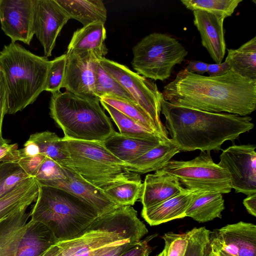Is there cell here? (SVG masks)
<instances>
[{
	"mask_svg": "<svg viewBox=\"0 0 256 256\" xmlns=\"http://www.w3.org/2000/svg\"><path fill=\"white\" fill-rule=\"evenodd\" d=\"M253 144L232 145L222 150L218 164L228 174L232 188L256 194V152Z\"/></svg>",
	"mask_w": 256,
	"mask_h": 256,
	"instance_id": "cell-12",
	"label": "cell"
},
{
	"mask_svg": "<svg viewBox=\"0 0 256 256\" xmlns=\"http://www.w3.org/2000/svg\"><path fill=\"white\" fill-rule=\"evenodd\" d=\"M157 234L148 236L144 240H141L132 248L123 252L120 256H148L152 249L149 245V242L156 236Z\"/></svg>",
	"mask_w": 256,
	"mask_h": 256,
	"instance_id": "cell-39",
	"label": "cell"
},
{
	"mask_svg": "<svg viewBox=\"0 0 256 256\" xmlns=\"http://www.w3.org/2000/svg\"><path fill=\"white\" fill-rule=\"evenodd\" d=\"M34 0H0L1 28L12 42L30 45L34 36Z\"/></svg>",
	"mask_w": 256,
	"mask_h": 256,
	"instance_id": "cell-14",
	"label": "cell"
},
{
	"mask_svg": "<svg viewBox=\"0 0 256 256\" xmlns=\"http://www.w3.org/2000/svg\"><path fill=\"white\" fill-rule=\"evenodd\" d=\"M28 139L36 144L40 154L52 160L63 168H70V160L63 138L46 130L32 134Z\"/></svg>",
	"mask_w": 256,
	"mask_h": 256,
	"instance_id": "cell-28",
	"label": "cell"
},
{
	"mask_svg": "<svg viewBox=\"0 0 256 256\" xmlns=\"http://www.w3.org/2000/svg\"><path fill=\"white\" fill-rule=\"evenodd\" d=\"M9 140L6 139H4V140H0V146L6 143H9Z\"/></svg>",
	"mask_w": 256,
	"mask_h": 256,
	"instance_id": "cell-48",
	"label": "cell"
},
{
	"mask_svg": "<svg viewBox=\"0 0 256 256\" xmlns=\"http://www.w3.org/2000/svg\"><path fill=\"white\" fill-rule=\"evenodd\" d=\"M194 190H186L152 207L142 208L141 215L151 226L186 217Z\"/></svg>",
	"mask_w": 256,
	"mask_h": 256,
	"instance_id": "cell-20",
	"label": "cell"
},
{
	"mask_svg": "<svg viewBox=\"0 0 256 256\" xmlns=\"http://www.w3.org/2000/svg\"><path fill=\"white\" fill-rule=\"evenodd\" d=\"M66 54L62 88L81 98L100 102L94 89L96 67L100 58L91 51Z\"/></svg>",
	"mask_w": 256,
	"mask_h": 256,
	"instance_id": "cell-13",
	"label": "cell"
},
{
	"mask_svg": "<svg viewBox=\"0 0 256 256\" xmlns=\"http://www.w3.org/2000/svg\"><path fill=\"white\" fill-rule=\"evenodd\" d=\"M30 177L21 168L8 175L4 182V189L6 192L12 190L16 186L26 178Z\"/></svg>",
	"mask_w": 256,
	"mask_h": 256,
	"instance_id": "cell-42",
	"label": "cell"
},
{
	"mask_svg": "<svg viewBox=\"0 0 256 256\" xmlns=\"http://www.w3.org/2000/svg\"><path fill=\"white\" fill-rule=\"evenodd\" d=\"M38 188L30 219L45 224L56 242L78 235L100 216L92 206L70 192L42 185Z\"/></svg>",
	"mask_w": 256,
	"mask_h": 256,
	"instance_id": "cell-5",
	"label": "cell"
},
{
	"mask_svg": "<svg viewBox=\"0 0 256 256\" xmlns=\"http://www.w3.org/2000/svg\"><path fill=\"white\" fill-rule=\"evenodd\" d=\"M132 65L139 74L154 80L169 78L176 64H181L188 52L179 42L165 34L146 36L132 48Z\"/></svg>",
	"mask_w": 256,
	"mask_h": 256,
	"instance_id": "cell-8",
	"label": "cell"
},
{
	"mask_svg": "<svg viewBox=\"0 0 256 256\" xmlns=\"http://www.w3.org/2000/svg\"><path fill=\"white\" fill-rule=\"evenodd\" d=\"M70 20L56 0H34V33L44 48V56H52L58 36Z\"/></svg>",
	"mask_w": 256,
	"mask_h": 256,
	"instance_id": "cell-15",
	"label": "cell"
},
{
	"mask_svg": "<svg viewBox=\"0 0 256 256\" xmlns=\"http://www.w3.org/2000/svg\"><path fill=\"white\" fill-rule=\"evenodd\" d=\"M243 204L248 212L252 216H256V194L248 196L244 200Z\"/></svg>",
	"mask_w": 256,
	"mask_h": 256,
	"instance_id": "cell-47",
	"label": "cell"
},
{
	"mask_svg": "<svg viewBox=\"0 0 256 256\" xmlns=\"http://www.w3.org/2000/svg\"><path fill=\"white\" fill-rule=\"evenodd\" d=\"M194 24L201 42L216 64L222 62L226 53L224 17L201 10L193 11Z\"/></svg>",
	"mask_w": 256,
	"mask_h": 256,
	"instance_id": "cell-17",
	"label": "cell"
},
{
	"mask_svg": "<svg viewBox=\"0 0 256 256\" xmlns=\"http://www.w3.org/2000/svg\"><path fill=\"white\" fill-rule=\"evenodd\" d=\"M100 103L108 112L111 118L117 126L120 131L119 133L121 134L140 138L160 140L165 141L162 140L157 134L144 127L112 106L101 100Z\"/></svg>",
	"mask_w": 256,
	"mask_h": 256,
	"instance_id": "cell-29",
	"label": "cell"
},
{
	"mask_svg": "<svg viewBox=\"0 0 256 256\" xmlns=\"http://www.w3.org/2000/svg\"><path fill=\"white\" fill-rule=\"evenodd\" d=\"M104 24L95 22L78 29L73 34L66 54L91 51L99 58L104 57L108 50L105 40Z\"/></svg>",
	"mask_w": 256,
	"mask_h": 256,
	"instance_id": "cell-22",
	"label": "cell"
},
{
	"mask_svg": "<svg viewBox=\"0 0 256 256\" xmlns=\"http://www.w3.org/2000/svg\"><path fill=\"white\" fill-rule=\"evenodd\" d=\"M38 154H40V152L38 146L35 142L30 139H28L25 142L22 148L19 149L20 159L24 158L34 156Z\"/></svg>",
	"mask_w": 256,
	"mask_h": 256,
	"instance_id": "cell-45",
	"label": "cell"
},
{
	"mask_svg": "<svg viewBox=\"0 0 256 256\" xmlns=\"http://www.w3.org/2000/svg\"><path fill=\"white\" fill-rule=\"evenodd\" d=\"M46 157L40 154L34 156L21 158L17 163L27 174L34 178Z\"/></svg>",
	"mask_w": 256,
	"mask_h": 256,
	"instance_id": "cell-38",
	"label": "cell"
},
{
	"mask_svg": "<svg viewBox=\"0 0 256 256\" xmlns=\"http://www.w3.org/2000/svg\"><path fill=\"white\" fill-rule=\"evenodd\" d=\"M161 112L170 139L180 152H218L224 142H234L254 127L248 116L206 112L174 104L164 98Z\"/></svg>",
	"mask_w": 256,
	"mask_h": 256,
	"instance_id": "cell-2",
	"label": "cell"
},
{
	"mask_svg": "<svg viewBox=\"0 0 256 256\" xmlns=\"http://www.w3.org/2000/svg\"><path fill=\"white\" fill-rule=\"evenodd\" d=\"M180 151L170 139L126 164L129 170L137 174H146L162 170L171 158Z\"/></svg>",
	"mask_w": 256,
	"mask_h": 256,
	"instance_id": "cell-26",
	"label": "cell"
},
{
	"mask_svg": "<svg viewBox=\"0 0 256 256\" xmlns=\"http://www.w3.org/2000/svg\"><path fill=\"white\" fill-rule=\"evenodd\" d=\"M70 168L86 181L102 190L128 180H141L127 164L113 155L102 142L63 138Z\"/></svg>",
	"mask_w": 256,
	"mask_h": 256,
	"instance_id": "cell-7",
	"label": "cell"
},
{
	"mask_svg": "<svg viewBox=\"0 0 256 256\" xmlns=\"http://www.w3.org/2000/svg\"><path fill=\"white\" fill-rule=\"evenodd\" d=\"M225 60L230 69L242 76L256 80V36L238 49H227Z\"/></svg>",
	"mask_w": 256,
	"mask_h": 256,
	"instance_id": "cell-27",
	"label": "cell"
},
{
	"mask_svg": "<svg viewBox=\"0 0 256 256\" xmlns=\"http://www.w3.org/2000/svg\"><path fill=\"white\" fill-rule=\"evenodd\" d=\"M163 98L174 104L212 112L246 116L256 108V80L242 76L231 69L212 77L185 68L164 87Z\"/></svg>",
	"mask_w": 256,
	"mask_h": 256,
	"instance_id": "cell-1",
	"label": "cell"
},
{
	"mask_svg": "<svg viewBox=\"0 0 256 256\" xmlns=\"http://www.w3.org/2000/svg\"><path fill=\"white\" fill-rule=\"evenodd\" d=\"M94 89L100 100L104 96H112L136 104L130 94L102 67L98 60L96 67Z\"/></svg>",
	"mask_w": 256,
	"mask_h": 256,
	"instance_id": "cell-30",
	"label": "cell"
},
{
	"mask_svg": "<svg viewBox=\"0 0 256 256\" xmlns=\"http://www.w3.org/2000/svg\"><path fill=\"white\" fill-rule=\"evenodd\" d=\"M66 178L46 182L42 186L58 188L72 192L92 206L100 216L120 207L104 192L82 178L71 168H64Z\"/></svg>",
	"mask_w": 256,
	"mask_h": 256,
	"instance_id": "cell-16",
	"label": "cell"
},
{
	"mask_svg": "<svg viewBox=\"0 0 256 256\" xmlns=\"http://www.w3.org/2000/svg\"><path fill=\"white\" fill-rule=\"evenodd\" d=\"M208 65V64L201 61L192 60L188 62L185 69L190 72L202 75L207 72Z\"/></svg>",
	"mask_w": 256,
	"mask_h": 256,
	"instance_id": "cell-46",
	"label": "cell"
},
{
	"mask_svg": "<svg viewBox=\"0 0 256 256\" xmlns=\"http://www.w3.org/2000/svg\"><path fill=\"white\" fill-rule=\"evenodd\" d=\"M51 60L36 55L17 42L0 51V68L6 82V114H14L32 104L45 90Z\"/></svg>",
	"mask_w": 256,
	"mask_h": 256,
	"instance_id": "cell-4",
	"label": "cell"
},
{
	"mask_svg": "<svg viewBox=\"0 0 256 256\" xmlns=\"http://www.w3.org/2000/svg\"><path fill=\"white\" fill-rule=\"evenodd\" d=\"M142 188L141 180H132L116 184L103 191L120 206H132L140 199Z\"/></svg>",
	"mask_w": 256,
	"mask_h": 256,
	"instance_id": "cell-31",
	"label": "cell"
},
{
	"mask_svg": "<svg viewBox=\"0 0 256 256\" xmlns=\"http://www.w3.org/2000/svg\"><path fill=\"white\" fill-rule=\"evenodd\" d=\"M20 168L17 162H0V198L7 193L4 189L5 179L8 175Z\"/></svg>",
	"mask_w": 256,
	"mask_h": 256,
	"instance_id": "cell-43",
	"label": "cell"
},
{
	"mask_svg": "<svg viewBox=\"0 0 256 256\" xmlns=\"http://www.w3.org/2000/svg\"><path fill=\"white\" fill-rule=\"evenodd\" d=\"M162 170L176 176L190 190L223 194L232 189L228 174L213 161L210 152H201L188 161L170 160Z\"/></svg>",
	"mask_w": 256,
	"mask_h": 256,
	"instance_id": "cell-9",
	"label": "cell"
},
{
	"mask_svg": "<svg viewBox=\"0 0 256 256\" xmlns=\"http://www.w3.org/2000/svg\"><path fill=\"white\" fill-rule=\"evenodd\" d=\"M70 19H74L83 26L100 22L105 24L107 10L102 0H56Z\"/></svg>",
	"mask_w": 256,
	"mask_h": 256,
	"instance_id": "cell-25",
	"label": "cell"
},
{
	"mask_svg": "<svg viewBox=\"0 0 256 256\" xmlns=\"http://www.w3.org/2000/svg\"><path fill=\"white\" fill-rule=\"evenodd\" d=\"M34 178L38 184L42 185L48 182L64 180L66 174L63 167L46 156Z\"/></svg>",
	"mask_w": 256,
	"mask_h": 256,
	"instance_id": "cell-36",
	"label": "cell"
},
{
	"mask_svg": "<svg viewBox=\"0 0 256 256\" xmlns=\"http://www.w3.org/2000/svg\"><path fill=\"white\" fill-rule=\"evenodd\" d=\"M230 70V66L225 60L219 64H208L206 72L210 76L214 77L223 75Z\"/></svg>",
	"mask_w": 256,
	"mask_h": 256,
	"instance_id": "cell-44",
	"label": "cell"
},
{
	"mask_svg": "<svg viewBox=\"0 0 256 256\" xmlns=\"http://www.w3.org/2000/svg\"><path fill=\"white\" fill-rule=\"evenodd\" d=\"M186 190L176 176L162 170L147 174L140 198L142 208L156 205Z\"/></svg>",
	"mask_w": 256,
	"mask_h": 256,
	"instance_id": "cell-18",
	"label": "cell"
},
{
	"mask_svg": "<svg viewBox=\"0 0 256 256\" xmlns=\"http://www.w3.org/2000/svg\"><path fill=\"white\" fill-rule=\"evenodd\" d=\"M56 242L52 232L45 224L30 219L16 256H40Z\"/></svg>",
	"mask_w": 256,
	"mask_h": 256,
	"instance_id": "cell-24",
	"label": "cell"
},
{
	"mask_svg": "<svg viewBox=\"0 0 256 256\" xmlns=\"http://www.w3.org/2000/svg\"><path fill=\"white\" fill-rule=\"evenodd\" d=\"M102 67L132 96L136 104L150 118L164 140H168V132L160 118L162 92L152 80L130 70L128 66L106 58H98Z\"/></svg>",
	"mask_w": 256,
	"mask_h": 256,
	"instance_id": "cell-10",
	"label": "cell"
},
{
	"mask_svg": "<svg viewBox=\"0 0 256 256\" xmlns=\"http://www.w3.org/2000/svg\"><path fill=\"white\" fill-rule=\"evenodd\" d=\"M162 238L164 242L166 256H184L188 244L186 232L182 234L168 232L162 236Z\"/></svg>",
	"mask_w": 256,
	"mask_h": 256,
	"instance_id": "cell-37",
	"label": "cell"
},
{
	"mask_svg": "<svg viewBox=\"0 0 256 256\" xmlns=\"http://www.w3.org/2000/svg\"><path fill=\"white\" fill-rule=\"evenodd\" d=\"M28 207H22L0 220V256H16L30 218Z\"/></svg>",
	"mask_w": 256,
	"mask_h": 256,
	"instance_id": "cell-19",
	"label": "cell"
},
{
	"mask_svg": "<svg viewBox=\"0 0 256 256\" xmlns=\"http://www.w3.org/2000/svg\"><path fill=\"white\" fill-rule=\"evenodd\" d=\"M148 233L136 210L122 206L99 216L78 235L56 242L40 256H100L114 247L138 242Z\"/></svg>",
	"mask_w": 256,
	"mask_h": 256,
	"instance_id": "cell-3",
	"label": "cell"
},
{
	"mask_svg": "<svg viewBox=\"0 0 256 256\" xmlns=\"http://www.w3.org/2000/svg\"><path fill=\"white\" fill-rule=\"evenodd\" d=\"M66 63V54L51 60L44 90L52 94L60 91L65 74Z\"/></svg>",
	"mask_w": 256,
	"mask_h": 256,
	"instance_id": "cell-35",
	"label": "cell"
},
{
	"mask_svg": "<svg viewBox=\"0 0 256 256\" xmlns=\"http://www.w3.org/2000/svg\"><path fill=\"white\" fill-rule=\"evenodd\" d=\"M186 232L188 244L184 256H205L210 231L202 226L194 228Z\"/></svg>",
	"mask_w": 256,
	"mask_h": 256,
	"instance_id": "cell-34",
	"label": "cell"
},
{
	"mask_svg": "<svg viewBox=\"0 0 256 256\" xmlns=\"http://www.w3.org/2000/svg\"><path fill=\"white\" fill-rule=\"evenodd\" d=\"M8 101V89L4 73L0 68V140H4L2 128L4 118L6 114Z\"/></svg>",
	"mask_w": 256,
	"mask_h": 256,
	"instance_id": "cell-40",
	"label": "cell"
},
{
	"mask_svg": "<svg viewBox=\"0 0 256 256\" xmlns=\"http://www.w3.org/2000/svg\"><path fill=\"white\" fill-rule=\"evenodd\" d=\"M100 102L58 91L52 94L50 114L62 130L64 138L103 142L116 131Z\"/></svg>",
	"mask_w": 256,
	"mask_h": 256,
	"instance_id": "cell-6",
	"label": "cell"
},
{
	"mask_svg": "<svg viewBox=\"0 0 256 256\" xmlns=\"http://www.w3.org/2000/svg\"><path fill=\"white\" fill-rule=\"evenodd\" d=\"M180 2L191 10H204L225 18L232 15L242 0H181Z\"/></svg>",
	"mask_w": 256,
	"mask_h": 256,
	"instance_id": "cell-33",
	"label": "cell"
},
{
	"mask_svg": "<svg viewBox=\"0 0 256 256\" xmlns=\"http://www.w3.org/2000/svg\"><path fill=\"white\" fill-rule=\"evenodd\" d=\"M205 256H256V226L239 222L210 232Z\"/></svg>",
	"mask_w": 256,
	"mask_h": 256,
	"instance_id": "cell-11",
	"label": "cell"
},
{
	"mask_svg": "<svg viewBox=\"0 0 256 256\" xmlns=\"http://www.w3.org/2000/svg\"><path fill=\"white\" fill-rule=\"evenodd\" d=\"M156 256H166L164 249V248L163 250L161 252H160L158 254H157Z\"/></svg>",
	"mask_w": 256,
	"mask_h": 256,
	"instance_id": "cell-49",
	"label": "cell"
},
{
	"mask_svg": "<svg viewBox=\"0 0 256 256\" xmlns=\"http://www.w3.org/2000/svg\"><path fill=\"white\" fill-rule=\"evenodd\" d=\"M19 159L17 144L6 143L0 146V162H17Z\"/></svg>",
	"mask_w": 256,
	"mask_h": 256,
	"instance_id": "cell-41",
	"label": "cell"
},
{
	"mask_svg": "<svg viewBox=\"0 0 256 256\" xmlns=\"http://www.w3.org/2000/svg\"><path fill=\"white\" fill-rule=\"evenodd\" d=\"M224 200L220 192L194 190L191 202L186 212V216L203 223L222 217L224 210Z\"/></svg>",
	"mask_w": 256,
	"mask_h": 256,
	"instance_id": "cell-23",
	"label": "cell"
},
{
	"mask_svg": "<svg viewBox=\"0 0 256 256\" xmlns=\"http://www.w3.org/2000/svg\"><path fill=\"white\" fill-rule=\"evenodd\" d=\"M100 100L160 136L150 118L136 104L123 99L112 96H104L100 98ZM160 138H162L161 136Z\"/></svg>",
	"mask_w": 256,
	"mask_h": 256,
	"instance_id": "cell-32",
	"label": "cell"
},
{
	"mask_svg": "<svg viewBox=\"0 0 256 256\" xmlns=\"http://www.w3.org/2000/svg\"><path fill=\"white\" fill-rule=\"evenodd\" d=\"M167 141V140H166ZM160 140H148L126 136L115 132L102 143L113 155L128 164L158 146Z\"/></svg>",
	"mask_w": 256,
	"mask_h": 256,
	"instance_id": "cell-21",
	"label": "cell"
}]
</instances>
